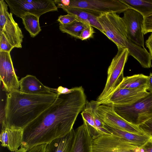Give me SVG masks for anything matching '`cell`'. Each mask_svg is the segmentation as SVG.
<instances>
[{"label": "cell", "instance_id": "cell-20", "mask_svg": "<svg viewBox=\"0 0 152 152\" xmlns=\"http://www.w3.org/2000/svg\"><path fill=\"white\" fill-rule=\"evenodd\" d=\"M63 10L68 14L76 16L82 21L95 27L102 33V28L98 19L99 15L85 10L77 8H67Z\"/></svg>", "mask_w": 152, "mask_h": 152}, {"label": "cell", "instance_id": "cell-10", "mask_svg": "<svg viewBox=\"0 0 152 152\" xmlns=\"http://www.w3.org/2000/svg\"><path fill=\"white\" fill-rule=\"evenodd\" d=\"M97 113L104 124L109 126L133 133L145 134L138 126L130 123L120 116L112 106L100 104L97 108Z\"/></svg>", "mask_w": 152, "mask_h": 152}, {"label": "cell", "instance_id": "cell-12", "mask_svg": "<svg viewBox=\"0 0 152 152\" xmlns=\"http://www.w3.org/2000/svg\"><path fill=\"white\" fill-rule=\"evenodd\" d=\"M125 24L128 38L134 44L145 48L143 27L144 18L138 12L129 9L122 17Z\"/></svg>", "mask_w": 152, "mask_h": 152}, {"label": "cell", "instance_id": "cell-30", "mask_svg": "<svg viewBox=\"0 0 152 152\" xmlns=\"http://www.w3.org/2000/svg\"><path fill=\"white\" fill-rule=\"evenodd\" d=\"M134 152H152V140L151 139L142 146L134 150Z\"/></svg>", "mask_w": 152, "mask_h": 152}, {"label": "cell", "instance_id": "cell-25", "mask_svg": "<svg viewBox=\"0 0 152 152\" xmlns=\"http://www.w3.org/2000/svg\"><path fill=\"white\" fill-rule=\"evenodd\" d=\"M14 48L2 32H0V51L10 53Z\"/></svg>", "mask_w": 152, "mask_h": 152}, {"label": "cell", "instance_id": "cell-7", "mask_svg": "<svg viewBox=\"0 0 152 152\" xmlns=\"http://www.w3.org/2000/svg\"><path fill=\"white\" fill-rule=\"evenodd\" d=\"M12 14L21 18L26 13L39 18L47 12L58 11L53 0H5Z\"/></svg>", "mask_w": 152, "mask_h": 152}, {"label": "cell", "instance_id": "cell-1", "mask_svg": "<svg viewBox=\"0 0 152 152\" xmlns=\"http://www.w3.org/2000/svg\"><path fill=\"white\" fill-rule=\"evenodd\" d=\"M74 89L67 94H58L53 104L24 128L20 147L27 151L34 146L47 144L70 132L87 102L82 86Z\"/></svg>", "mask_w": 152, "mask_h": 152}, {"label": "cell", "instance_id": "cell-21", "mask_svg": "<svg viewBox=\"0 0 152 152\" xmlns=\"http://www.w3.org/2000/svg\"><path fill=\"white\" fill-rule=\"evenodd\" d=\"M148 77V76L142 74L124 77L116 89H136L142 88H146Z\"/></svg>", "mask_w": 152, "mask_h": 152}, {"label": "cell", "instance_id": "cell-34", "mask_svg": "<svg viewBox=\"0 0 152 152\" xmlns=\"http://www.w3.org/2000/svg\"><path fill=\"white\" fill-rule=\"evenodd\" d=\"M146 89L149 92L152 93V73L151 72L148 76Z\"/></svg>", "mask_w": 152, "mask_h": 152}, {"label": "cell", "instance_id": "cell-29", "mask_svg": "<svg viewBox=\"0 0 152 152\" xmlns=\"http://www.w3.org/2000/svg\"><path fill=\"white\" fill-rule=\"evenodd\" d=\"M143 32L144 34L152 33V14L144 18Z\"/></svg>", "mask_w": 152, "mask_h": 152}, {"label": "cell", "instance_id": "cell-32", "mask_svg": "<svg viewBox=\"0 0 152 152\" xmlns=\"http://www.w3.org/2000/svg\"><path fill=\"white\" fill-rule=\"evenodd\" d=\"M47 144L34 146L27 151V152H45Z\"/></svg>", "mask_w": 152, "mask_h": 152}, {"label": "cell", "instance_id": "cell-28", "mask_svg": "<svg viewBox=\"0 0 152 152\" xmlns=\"http://www.w3.org/2000/svg\"><path fill=\"white\" fill-rule=\"evenodd\" d=\"M139 127L145 134L152 139V118L139 126Z\"/></svg>", "mask_w": 152, "mask_h": 152}, {"label": "cell", "instance_id": "cell-24", "mask_svg": "<svg viewBox=\"0 0 152 152\" xmlns=\"http://www.w3.org/2000/svg\"><path fill=\"white\" fill-rule=\"evenodd\" d=\"M89 25L82 20L77 21L68 25H63L59 23V28L63 33H66L75 38L80 39L81 33Z\"/></svg>", "mask_w": 152, "mask_h": 152}, {"label": "cell", "instance_id": "cell-11", "mask_svg": "<svg viewBox=\"0 0 152 152\" xmlns=\"http://www.w3.org/2000/svg\"><path fill=\"white\" fill-rule=\"evenodd\" d=\"M99 105L97 101L87 102L81 114L92 139L104 134H112L105 127L104 124L97 113Z\"/></svg>", "mask_w": 152, "mask_h": 152}, {"label": "cell", "instance_id": "cell-16", "mask_svg": "<svg viewBox=\"0 0 152 152\" xmlns=\"http://www.w3.org/2000/svg\"><path fill=\"white\" fill-rule=\"evenodd\" d=\"M19 91L26 94L45 95L56 93L44 85L36 77L31 75L22 78L19 80Z\"/></svg>", "mask_w": 152, "mask_h": 152}, {"label": "cell", "instance_id": "cell-17", "mask_svg": "<svg viewBox=\"0 0 152 152\" xmlns=\"http://www.w3.org/2000/svg\"><path fill=\"white\" fill-rule=\"evenodd\" d=\"M92 139L86 124L83 122L75 130L71 152H92Z\"/></svg>", "mask_w": 152, "mask_h": 152}, {"label": "cell", "instance_id": "cell-27", "mask_svg": "<svg viewBox=\"0 0 152 152\" xmlns=\"http://www.w3.org/2000/svg\"><path fill=\"white\" fill-rule=\"evenodd\" d=\"M95 33L93 27L89 25L81 33L80 39L82 40H86L94 37Z\"/></svg>", "mask_w": 152, "mask_h": 152}, {"label": "cell", "instance_id": "cell-22", "mask_svg": "<svg viewBox=\"0 0 152 152\" xmlns=\"http://www.w3.org/2000/svg\"><path fill=\"white\" fill-rule=\"evenodd\" d=\"M130 9L139 12L145 18L152 14V0H121Z\"/></svg>", "mask_w": 152, "mask_h": 152}, {"label": "cell", "instance_id": "cell-9", "mask_svg": "<svg viewBox=\"0 0 152 152\" xmlns=\"http://www.w3.org/2000/svg\"><path fill=\"white\" fill-rule=\"evenodd\" d=\"M92 152H134L138 147L114 135L104 134L92 139Z\"/></svg>", "mask_w": 152, "mask_h": 152}, {"label": "cell", "instance_id": "cell-33", "mask_svg": "<svg viewBox=\"0 0 152 152\" xmlns=\"http://www.w3.org/2000/svg\"><path fill=\"white\" fill-rule=\"evenodd\" d=\"M146 46L148 48L152 60V33L145 42Z\"/></svg>", "mask_w": 152, "mask_h": 152}, {"label": "cell", "instance_id": "cell-31", "mask_svg": "<svg viewBox=\"0 0 152 152\" xmlns=\"http://www.w3.org/2000/svg\"><path fill=\"white\" fill-rule=\"evenodd\" d=\"M50 89L58 94H66L72 92L74 91V88L68 89L62 86H59L57 88H50Z\"/></svg>", "mask_w": 152, "mask_h": 152}, {"label": "cell", "instance_id": "cell-3", "mask_svg": "<svg viewBox=\"0 0 152 152\" xmlns=\"http://www.w3.org/2000/svg\"><path fill=\"white\" fill-rule=\"evenodd\" d=\"M103 29L102 33L117 47L127 48L129 55L138 61L145 56L146 50L134 43L128 37L126 27L122 17L114 12L102 14L98 18Z\"/></svg>", "mask_w": 152, "mask_h": 152}, {"label": "cell", "instance_id": "cell-15", "mask_svg": "<svg viewBox=\"0 0 152 152\" xmlns=\"http://www.w3.org/2000/svg\"><path fill=\"white\" fill-rule=\"evenodd\" d=\"M24 129L13 126L1 129L0 135L1 145L12 152H15L21 146Z\"/></svg>", "mask_w": 152, "mask_h": 152}, {"label": "cell", "instance_id": "cell-19", "mask_svg": "<svg viewBox=\"0 0 152 152\" xmlns=\"http://www.w3.org/2000/svg\"><path fill=\"white\" fill-rule=\"evenodd\" d=\"M104 125L112 134L121 138L138 147L142 146L151 139L150 137L145 134H140L133 133L110 127L105 124Z\"/></svg>", "mask_w": 152, "mask_h": 152}, {"label": "cell", "instance_id": "cell-13", "mask_svg": "<svg viewBox=\"0 0 152 152\" xmlns=\"http://www.w3.org/2000/svg\"><path fill=\"white\" fill-rule=\"evenodd\" d=\"M0 76L4 89L8 93L19 90V80L13 67L10 53L0 51Z\"/></svg>", "mask_w": 152, "mask_h": 152}, {"label": "cell", "instance_id": "cell-6", "mask_svg": "<svg viewBox=\"0 0 152 152\" xmlns=\"http://www.w3.org/2000/svg\"><path fill=\"white\" fill-rule=\"evenodd\" d=\"M118 52L113 58L107 71L106 83L96 101H100L109 96L123 80L124 69L129 55L127 48L117 47Z\"/></svg>", "mask_w": 152, "mask_h": 152}, {"label": "cell", "instance_id": "cell-14", "mask_svg": "<svg viewBox=\"0 0 152 152\" xmlns=\"http://www.w3.org/2000/svg\"><path fill=\"white\" fill-rule=\"evenodd\" d=\"M146 88H118L105 99L98 101L99 105H128L134 103L148 94Z\"/></svg>", "mask_w": 152, "mask_h": 152}, {"label": "cell", "instance_id": "cell-23", "mask_svg": "<svg viewBox=\"0 0 152 152\" xmlns=\"http://www.w3.org/2000/svg\"><path fill=\"white\" fill-rule=\"evenodd\" d=\"M23 23L31 36L34 37L41 31L39 22V18L33 14L27 13L21 17Z\"/></svg>", "mask_w": 152, "mask_h": 152}, {"label": "cell", "instance_id": "cell-4", "mask_svg": "<svg viewBox=\"0 0 152 152\" xmlns=\"http://www.w3.org/2000/svg\"><path fill=\"white\" fill-rule=\"evenodd\" d=\"M57 7L79 8L99 15L114 12L120 14L130 9L121 0H54Z\"/></svg>", "mask_w": 152, "mask_h": 152}, {"label": "cell", "instance_id": "cell-2", "mask_svg": "<svg viewBox=\"0 0 152 152\" xmlns=\"http://www.w3.org/2000/svg\"><path fill=\"white\" fill-rule=\"evenodd\" d=\"M58 94H29L15 90L6 94L1 129L13 126L24 128L54 102Z\"/></svg>", "mask_w": 152, "mask_h": 152}, {"label": "cell", "instance_id": "cell-35", "mask_svg": "<svg viewBox=\"0 0 152 152\" xmlns=\"http://www.w3.org/2000/svg\"><path fill=\"white\" fill-rule=\"evenodd\" d=\"M151 139L152 140V139Z\"/></svg>", "mask_w": 152, "mask_h": 152}, {"label": "cell", "instance_id": "cell-5", "mask_svg": "<svg viewBox=\"0 0 152 152\" xmlns=\"http://www.w3.org/2000/svg\"><path fill=\"white\" fill-rule=\"evenodd\" d=\"M110 106L125 120L139 127L152 118V93L131 104Z\"/></svg>", "mask_w": 152, "mask_h": 152}, {"label": "cell", "instance_id": "cell-26", "mask_svg": "<svg viewBox=\"0 0 152 152\" xmlns=\"http://www.w3.org/2000/svg\"><path fill=\"white\" fill-rule=\"evenodd\" d=\"M57 21L62 25H66L71 24L75 21L81 20L77 16L73 15L67 14L65 15H61Z\"/></svg>", "mask_w": 152, "mask_h": 152}, {"label": "cell", "instance_id": "cell-8", "mask_svg": "<svg viewBox=\"0 0 152 152\" xmlns=\"http://www.w3.org/2000/svg\"><path fill=\"white\" fill-rule=\"evenodd\" d=\"M8 6L5 0L0 1V32L4 33L14 48H21L23 36L12 14L8 12Z\"/></svg>", "mask_w": 152, "mask_h": 152}, {"label": "cell", "instance_id": "cell-18", "mask_svg": "<svg viewBox=\"0 0 152 152\" xmlns=\"http://www.w3.org/2000/svg\"><path fill=\"white\" fill-rule=\"evenodd\" d=\"M75 133V130L73 129L65 136L47 144L45 152H71Z\"/></svg>", "mask_w": 152, "mask_h": 152}]
</instances>
